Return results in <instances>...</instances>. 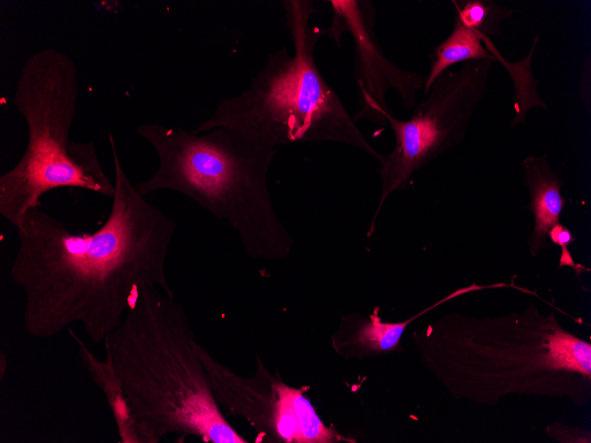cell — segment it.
<instances>
[{
  "label": "cell",
  "instance_id": "1",
  "mask_svg": "<svg viewBox=\"0 0 591 443\" xmlns=\"http://www.w3.org/2000/svg\"><path fill=\"white\" fill-rule=\"evenodd\" d=\"M109 141L115 194L100 228L73 233L41 207L28 210L17 228L10 277L23 292V327L33 338L50 339L80 323L100 345L121 323L140 286L175 298L165 260L176 224L136 191L111 132Z\"/></svg>",
  "mask_w": 591,
  "mask_h": 443
},
{
  "label": "cell",
  "instance_id": "2",
  "mask_svg": "<svg viewBox=\"0 0 591 443\" xmlns=\"http://www.w3.org/2000/svg\"><path fill=\"white\" fill-rule=\"evenodd\" d=\"M184 307L142 286L104 346L144 443L170 434L205 443H248L217 404Z\"/></svg>",
  "mask_w": 591,
  "mask_h": 443
},
{
  "label": "cell",
  "instance_id": "3",
  "mask_svg": "<svg viewBox=\"0 0 591 443\" xmlns=\"http://www.w3.org/2000/svg\"><path fill=\"white\" fill-rule=\"evenodd\" d=\"M136 133L155 149L158 167L134 188L142 196L173 190L195 201L239 235L252 258L280 259L293 239L278 218L267 186L277 149L231 127L203 134L158 123Z\"/></svg>",
  "mask_w": 591,
  "mask_h": 443
},
{
  "label": "cell",
  "instance_id": "4",
  "mask_svg": "<svg viewBox=\"0 0 591 443\" xmlns=\"http://www.w3.org/2000/svg\"><path fill=\"white\" fill-rule=\"evenodd\" d=\"M281 4L293 54L286 48L270 53L248 88L222 99L214 113L193 132L231 127L274 149L334 141L379 160L381 154L362 134L315 62V47L326 30L311 23L317 11L313 1L283 0Z\"/></svg>",
  "mask_w": 591,
  "mask_h": 443
},
{
  "label": "cell",
  "instance_id": "5",
  "mask_svg": "<svg viewBox=\"0 0 591 443\" xmlns=\"http://www.w3.org/2000/svg\"><path fill=\"white\" fill-rule=\"evenodd\" d=\"M78 96L77 66L65 52L44 49L26 60L13 103L27 126L28 142L19 162L0 177V214L16 229L50 190L77 187L110 198L115 194L94 142L71 139Z\"/></svg>",
  "mask_w": 591,
  "mask_h": 443
},
{
  "label": "cell",
  "instance_id": "6",
  "mask_svg": "<svg viewBox=\"0 0 591 443\" xmlns=\"http://www.w3.org/2000/svg\"><path fill=\"white\" fill-rule=\"evenodd\" d=\"M466 378L472 400H495L508 393L567 395L589 386L591 345L564 330L553 311L533 307L494 319L466 321Z\"/></svg>",
  "mask_w": 591,
  "mask_h": 443
},
{
  "label": "cell",
  "instance_id": "7",
  "mask_svg": "<svg viewBox=\"0 0 591 443\" xmlns=\"http://www.w3.org/2000/svg\"><path fill=\"white\" fill-rule=\"evenodd\" d=\"M493 64L481 59L463 63L457 70L449 69L435 80L408 119H398L394 115L388 118L395 145L378 160L381 192L370 233L374 231L379 213L393 193L405 190L415 172L465 138L470 122L487 94Z\"/></svg>",
  "mask_w": 591,
  "mask_h": 443
},
{
  "label": "cell",
  "instance_id": "8",
  "mask_svg": "<svg viewBox=\"0 0 591 443\" xmlns=\"http://www.w3.org/2000/svg\"><path fill=\"white\" fill-rule=\"evenodd\" d=\"M333 17L326 34L340 47L342 35L349 34L354 43V79L357 87L359 110L355 121L365 118L372 124L387 126L394 115L387 95L394 90L404 110L418 103L423 93L426 76L403 69L382 51L374 32L373 4L362 0H329Z\"/></svg>",
  "mask_w": 591,
  "mask_h": 443
},
{
  "label": "cell",
  "instance_id": "9",
  "mask_svg": "<svg viewBox=\"0 0 591 443\" xmlns=\"http://www.w3.org/2000/svg\"><path fill=\"white\" fill-rule=\"evenodd\" d=\"M196 349L224 416L246 421L257 434V442L277 440L281 426L296 415L303 388L288 386L271 376L259 357L256 374L244 377L219 363L198 342Z\"/></svg>",
  "mask_w": 591,
  "mask_h": 443
},
{
  "label": "cell",
  "instance_id": "10",
  "mask_svg": "<svg viewBox=\"0 0 591 443\" xmlns=\"http://www.w3.org/2000/svg\"><path fill=\"white\" fill-rule=\"evenodd\" d=\"M523 181L529 192V210L533 228L528 240L529 251L537 256L548 246L549 229L560 223L566 200L561 195L562 180L546 155L527 156L522 162Z\"/></svg>",
  "mask_w": 591,
  "mask_h": 443
},
{
  "label": "cell",
  "instance_id": "11",
  "mask_svg": "<svg viewBox=\"0 0 591 443\" xmlns=\"http://www.w3.org/2000/svg\"><path fill=\"white\" fill-rule=\"evenodd\" d=\"M68 332L78 346L81 365L105 396L117 425L119 442L144 443L140 426L110 358L107 355L105 360L97 358L73 330L68 329Z\"/></svg>",
  "mask_w": 591,
  "mask_h": 443
},
{
  "label": "cell",
  "instance_id": "12",
  "mask_svg": "<svg viewBox=\"0 0 591 443\" xmlns=\"http://www.w3.org/2000/svg\"><path fill=\"white\" fill-rule=\"evenodd\" d=\"M484 43H491L489 38H483L455 19L450 34L432 52L423 95L427 94L436 79L455 65L481 59L495 62V56L484 46Z\"/></svg>",
  "mask_w": 591,
  "mask_h": 443
},
{
  "label": "cell",
  "instance_id": "13",
  "mask_svg": "<svg viewBox=\"0 0 591 443\" xmlns=\"http://www.w3.org/2000/svg\"><path fill=\"white\" fill-rule=\"evenodd\" d=\"M455 19L483 38L502 36L501 24L513 11L491 0H454Z\"/></svg>",
  "mask_w": 591,
  "mask_h": 443
},
{
  "label": "cell",
  "instance_id": "14",
  "mask_svg": "<svg viewBox=\"0 0 591 443\" xmlns=\"http://www.w3.org/2000/svg\"><path fill=\"white\" fill-rule=\"evenodd\" d=\"M463 294L464 290L462 288L458 289L417 316L400 323L382 322L378 315L379 308H376L370 317V321L359 332L358 341L360 344L373 350H390L398 344L404 329L411 321L436 305Z\"/></svg>",
  "mask_w": 591,
  "mask_h": 443
},
{
  "label": "cell",
  "instance_id": "15",
  "mask_svg": "<svg viewBox=\"0 0 591 443\" xmlns=\"http://www.w3.org/2000/svg\"><path fill=\"white\" fill-rule=\"evenodd\" d=\"M549 237L552 243L559 245L561 248L567 247L574 241L571 231L560 223L554 225L549 229Z\"/></svg>",
  "mask_w": 591,
  "mask_h": 443
},
{
  "label": "cell",
  "instance_id": "16",
  "mask_svg": "<svg viewBox=\"0 0 591 443\" xmlns=\"http://www.w3.org/2000/svg\"><path fill=\"white\" fill-rule=\"evenodd\" d=\"M568 265L574 267L577 271L580 265H576L573 262L571 253L568 251L567 247L562 248V254L560 258V266Z\"/></svg>",
  "mask_w": 591,
  "mask_h": 443
},
{
  "label": "cell",
  "instance_id": "17",
  "mask_svg": "<svg viewBox=\"0 0 591 443\" xmlns=\"http://www.w3.org/2000/svg\"><path fill=\"white\" fill-rule=\"evenodd\" d=\"M7 368V356L1 350L0 352V380H3L6 372Z\"/></svg>",
  "mask_w": 591,
  "mask_h": 443
}]
</instances>
